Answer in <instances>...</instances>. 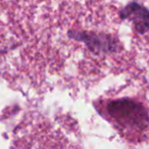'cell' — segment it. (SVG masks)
Masks as SVG:
<instances>
[{
  "label": "cell",
  "instance_id": "cell-1",
  "mask_svg": "<svg viewBox=\"0 0 149 149\" xmlns=\"http://www.w3.org/2000/svg\"><path fill=\"white\" fill-rule=\"evenodd\" d=\"M106 111L118 125L128 128L144 129L149 123V114L142 103L129 98L109 101Z\"/></svg>",
  "mask_w": 149,
  "mask_h": 149
},
{
  "label": "cell",
  "instance_id": "cell-2",
  "mask_svg": "<svg viewBox=\"0 0 149 149\" xmlns=\"http://www.w3.org/2000/svg\"><path fill=\"white\" fill-rule=\"evenodd\" d=\"M72 39L83 42L91 51L95 53H109L118 49V42L116 38L109 35L91 33V32L74 31L68 33Z\"/></svg>",
  "mask_w": 149,
  "mask_h": 149
},
{
  "label": "cell",
  "instance_id": "cell-3",
  "mask_svg": "<svg viewBox=\"0 0 149 149\" xmlns=\"http://www.w3.org/2000/svg\"><path fill=\"white\" fill-rule=\"evenodd\" d=\"M120 17L128 19L141 34L149 32V10L137 2H131L120 11Z\"/></svg>",
  "mask_w": 149,
  "mask_h": 149
}]
</instances>
